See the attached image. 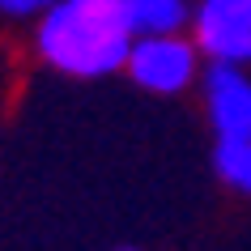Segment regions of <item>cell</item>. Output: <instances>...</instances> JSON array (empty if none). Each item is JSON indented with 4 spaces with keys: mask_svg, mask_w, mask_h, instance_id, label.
<instances>
[{
    "mask_svg": "<svg viewBox=\"0 0 251 251\" xmlns=\"http://www.w3.org/2000/svg\"><path fill=\"white\" fill-rule=\"evenodd\" d=\"M187 34L204 64L251 68V0H192Z\"/></svg>",
    "mask_w": 251,
    "mask_h": 251,
    "instance_id": "3",
    "label": "cell"
},
{
    "mask_svg": "<svg viewBox=\"0 0 251 251\" xmlns=\"http://www.w3.org/2000/svg\"><path fill=\"white\" fill-rule=\"evenodd\" d=\"M200 106L213 132V145L251 141V73L234 64H204L200 73Z\"/></svg>",
    "mask_w": 251,
    "mask_h": 251,
    "instance_id": "4",
    "label": "cell"
},
{
    "mask_svg": "<svg viewBox=\"0 0 251 251\" xmlns=\"http://www.w3.org/2000/svg\"><path fill=\"white\" fill-rule=\"evenodd\" d=\"M115 251H141V247H115Z\"/></svg>",
    "mask_w": 251,
    "mask_h": 251,
    "instance_id": "8",
    "label": "cell"
},
{
    "mask_svg": "<svg viewBox=\"0 0 251 251\" xmlns=\"http://www.w3.org/2000/svg\"><path fill=\"white\" fill-rule=\"evenodd\" d=\"M213 171L230 192L251 196V141L238 145H213Z\"/></svg>",
    "mask_w": 251,
    "mask_h": 251,
    "instance_id": "6",
    "label": "cell"
},
{
    "mask_svg": "<svg viewBox=\"0 0 251 251\" xmlns=\"http://www.w3.org/2000/svg\"><path fill=\"white\" fill-rule=\"evenodd\" d=\"M132 39L124 0H51L34 17L30 55L55 77L98 81L124 73Z\"/></svg>",
    "mask_w": 251,
    "mask_h": 251,
    "instance_id": "1",
    "label": "cell"
},
{
    "mask_svg": "<svg viewBox=\"0 0 251 251\" xmlns=\"http://www.w3.org/2000/svg\"><path fill=\"white\" fill-rule=\"evenodd\" d=\"M124 73L136 90L158 94V98H179L200 85L204 55L192 43V34H145V39H132Z\"/></svg>",
    "mask_w": 251,
    "mask_h": 251,
    "instance_id": "2",
    "label": "cell"
},
{
    "mask_svg": "<svg viewBox=\"0 0 251 251\" xmlns=\"http://www.w3.org/2000/svg\"><path fill=\"white\" fill-rule=\"evenodd\" d=\"M47 4L51 0H0V17H9V22H34Z\"/></svg>",
    "mask_w": 251,
    "mask_h": 251,
    "instance_id": "7",
    "label": "cell"
},
{
    "mask_svg": "<svg viewBox=\"0 0 251 251\" xmlns=\"http://www.w3.org/2000/svg\"><path fill=\"white\" fill-rule=\"evenodd\" d=\"M128 26L136 39L145 34H187L192 26V0H124Z\"/></svg>",
    "mask_w": 251,
    "mask_h": 251,
    "instance_id": "5",
    "label": "cell"
}]
</instances>
